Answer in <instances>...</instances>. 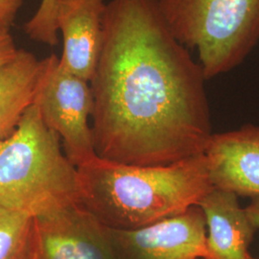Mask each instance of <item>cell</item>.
<instances>
[{"mask_svg": "<svg viewBox=\"0 0 259 259\" xmlns=\"http://www.w3.org/2000/svg\"><path fill=\"white\" fill-rule=\"evenodd\" d=\"M206 81L157 0L107 2L90 82L96 156L157 166L204 154L213 135Z\"/></svg>", "mask_w": 259, "mask_h": 259, "instance_id": "1", "label": "cell"}, {"mask_svg": "<svg viewBox=\"0 0 259 259\" xmlns=\"http://www.w3.org/2000/svg\"><path fill=\"white\" fill-rule=\"evenodd\" d=\"M173 36L199 54L206 80L242 64L259 40V0H157Z\"/></svg>", "mask_w": 259, "mask_h": 259, "instance_id": "4", "label": "cell"}, {"mask_svg": "<svg viewBox=\"0 0 259 259\" xmlns=\"http://www.w3.org/2000/svg\"><path fill=\"white\" fill-rule=\"evenodd\" d=\"M34 103L47 127L60 136L75 166L97 157L89 123L93 111L91 83L68 71L55 54L42 59Z\"/></svg>", "mask_w": 259, "mask_h": 259, "instance_id": "5", "label": "cell"}, {"mask_svg": "<svg viewBox=\"0 0 259 259\" xmlns=\"http://www.w3.org/2000/svg\"><path fill=\"white\" fill-rule=\"evenodd\" d=\"M78 171L81 204L115 230L138 229L184 213L214 188L204 154L157 166L95 157Z\"/></svg>", "mask_w": 259, "mask_h": 259, "instance_id": "2", "label": "cell"}, {"mask_svg": "<svg viewBox=\"0 0 259 259\" xmlns=\"http://www.w3.org/2000/svg\"><path fill=\"white\" fill-rule=\"evenodd\" d=\"M107 232L116 259H205L206 224L199 205L133 230Z\"/></svg>", "mask_w": 259, "mask_h": 259, "instance_id": "6", "label": "cell"}, {"mask_svg": "<svg viewBox=\"0 0 259 259\" xmlns=\"http://www.w3.org/2000/svg\"><path fill=\"white\" fill-rule=\"evenodd\" d=\"M76 204H82L78 167L33 102L0 141V205L37 218Z\"/></svg>", "mask_w": 259, "mask_h": 259, "instance_id": "3", "label": "cell"}, {"mask_svg": "<svg viewBox=\"0 0 259 259\" xmlns=\"http://www.w3.org/2000/svg\"><path fill=\"white\" fill-rule=\"evenodd\" d=\"M206 224L205 259H248L256 227L239 197L231 191L213 188L201 200Z\"/></svg>", "mask_w": 259, "mask_h": 259, "instance_id": "10", "label": "cell"}, {"mask_svg": "<svg viewBox=\"0 0 259 259\" xmlns=\"http://www.w3.org/2000/svg\"><path fill=\"white\" fill-rule=\"evenodd\" d=\"M34 217L0 205V259H37Z\"/></svg>", "mask_w": 259, "mask_h": 259, "instance_id": "12", "label": "cell"}, {"mask_svg": "<svg viewBox=\"0 0 259 259\" xmlns=\"http://www.w3.org/2000/svg\"><path fill=\"white\" fill-rule=\"evenodd\" d=\"M105 0H59L56 27L63 37L60 63L91 82L101 51Z\"/></svg>", "mask_w": 259, "mask_h": 259, "instance_id": "9", "label": "cell"}, {"mask_svg": "<svg viewBox=\"0 0 259 259\" xmlns=\"http://www.w3.org/2000/svg\"><path fill=\"white\" fill-rule=\"evenodd\" d=\"M246 209L250 215L251 221L254 224L256 229L259 230V196L250 198V203L246 206ZM248 259L256 258H254L253 256H251L250 254Z\"/></svg>", "mask_w": 259, "mask_h": 259, "instance_id": "16", "label": "cell"}, {"mask_svg": "<svg viewBox=\"0 0 259 259\" xmlns=\"http://www.w3.org/2000/svg\"><path fill=\"white\" fill-rule=\"evenodd\" d=\"M18 51L11 30L0 27V70L14 60Z\"/></svg>", "mask_w": 259, "mask_h": 259, "instance_id": "14", "label": "cell"}, {"mask_svg": "<svg viewBox=\"0 0 259 259\" xmlns=\"http://www.w3.org/2000/svg\"><path fill=\"white\" fill-rule=\"evenodd\" d=\"M35 220L37 259H116L107 227L82 204Z\"/></svg>", "mask_w": 259, "mask_h": 259, "instance_id": "7", "label": "cell"}, {"mask_svg": "<svg viewBox=\"0 0 259 259\" xmlns=\"http://www.w3.org/2000/svg\"><path fill=\"white\" fill-rule=\"evenodd\" d=\"M23 1L24 0H0V27L11 30L15 24Z\"/></svg>", "mask_w": 259, "mask_h": 259, "instance_id": "15", "label": "cell"}, {"mask_svg": "<svg viewBox=\"0 0 259 259\" xmlns=\"http://www.w3.org/2000/svg\"><path fill=\"white\" fill-rule=\"evenodd\" d=\"M41 68L42 60L21 48L0 70V141L15 131L34 102Z\"/></svg>", "mask_w": 259, "mask_h": 259, "instance_id": "11", "label": "cell"}, {"mask_svg": "<svg viewBox=\"0 0 259 259\" xmlns=\"http://www.w3.org/2000/svg\"><path fill=\"white\" fill-rule=\"evenodd\" d=\"M204 155L214 188L250 199L259 196V126L213 134Z\"/></svg>", "mask_w": 259, "mask_h": 259, "instance_id": "8", "label": "cell"}, {"mask_svg": "<svg viewBox=\"0 0 259 259\" xmlns=\"http://www.w3.org/2000/svg\"><path fill=\"white\" fill-rule=\"evenodd\" d=\"M59 0H41L36 13L23 25V30L30 39L49 47L58 44L56 27V9Z\"/></svg>", "mask_w": 259, "mask_h": 259, "instance_id": "13", "label": "cell"}]
</instances>
